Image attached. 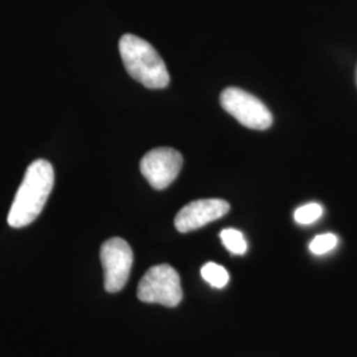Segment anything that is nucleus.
I'll return each instance as SVG.
<instances>
[{"label": "nucleus", "mask_w": 357, "mask_h": 357, "mask_svg": "<svg viewBox=\"0 0 357 357\" xmlns=\"http://www.w3.org/2000/svg\"><path fill=\"white\" fill-rule=\"evenodd\" d=\"M221 241L231 255H243L246 253L248 245L243 233L240 230L224 229L220 233Z\"/></svg>", "instance_id": "1a4fd4ad"}, {"label": "nucleus", "mask_w": 357, "mask_h": 357, "mask_svg": "<svg viewBox=\"0 0 357 357\" xmlns=\"http://www.w3.org/2000/svg\"><path fill=\"white\" fill-rule=\"evenodd\" d=\"M119 53L128 75L149 89H165L169 84L166 63L153 45L135 35H123Z\"/></svg>", "instance_id": "f03ea898"}, {"label": "nucleus", "mask_w": 357, "mask_h": 357, "mask_svg": "<svg viewBox=\"0 0 357 357\" xmlns=\"http://www.w3.org/2000/svg\"><path fill=\"white\" fill-rule=\"evenodd\" d=\"M229 209V203L221 199L196 200L180 209L175 217V227L180 233H188L225 216Z\"/></svg>", "instance_id": "0eeeda50"}, {"label": "nucleus", "mask_w": 357, "mask_h": 357, "mask_svg": "<svg viewBox=\"0 0 357 357\" xmlns=\"http://www.w3.org/2000/svg\"><path fill=\"white\" fill-rule=\"evenodd\" d=\"M220 103L225 112L246 128L266 130L273 123V115L266 105L240 88L224 90L220 96Z\"/></svg>", "instance_id": "20e7f679"}, {"label": "nucleus", "mask_w": 357, "mask_h": 357, "mask_svg": "<svg viewBox=\"0 0 357 357\" xmlns=\"http://www.w3.org/2000/svg\"><path fill=\"white\" fill-rule=\"evenodd\" d=\"M337 245V237L332 233H326V234H320L317 236L311 243H310V250L314 255H326L328 252H331L332 249H335Z\"/></svg>", "instance_id": "9b49d317"}, {"label": "nucleus", "mask_w": 357, "mask_h": 357, "mask_svg": "<svg viewBox=\"0 0 357 357\" xmlns=\"http://www.w3.org/2000/svg\"><path fill=\"white\" fill-rule=\"evenodd\" d=\"M132 250L123 238L113 237L101 246V262L105 271V290L118 293L128 283L132 266Z\"/></svg>", "instance_id": "39448f33"}, {"label": "nucleus", "mask_w": 357, "mask_h": 357, "mask_svg": "<svg viewBox=\"0 0 357 357\" xmlns=\"http://www.w3.org/2000/svg\"><path fill=\"white\" fill-rule=\"evenodd\" d=\"M181 167V153L171 147L151 150L141 160L142 174L155 190H165L169 187L178 178Z\"/></svg>", "instance_id": "423d86ee"}, {"label": "nucleus", "mask_w": 357, "mask_h": 357, "mask_svg": "<svg viewBox=\"0 0 357 357\" xmlns=\"http://www.w3.org/2000/svg\"><path fill=\"white\" fill-rule=\"evenodd\" d=\"M54 184V171L45 159H38L26 168L24 178L15 195L7 221L13 228H24L43 212Z\"/></svg>", "instance_id": "f257e3e1"}, {"label": "nucleus", "mask_w": 357, "mask_h": 357, "mask_svg": "<svg viewBox=\"0 0 357 357\" xmlns=\"http://www.w3.org/2000/svg\"><path fill=\"white\" fill-rule=\"evenodd\" d=\"M138 298L144 303L176 307L183 299L178 271L169 265H158L146 271L138 284Z\"/></svg>", "instance_id": "7ed1b4c3"}, {"label": "nucleus", "mask_w": 357, "mask_h": 357, "mask_svg": "<svg viewBox=\"0 0 357 357\" xmlns=\"http://www.w3.org/2000/svg\"><path fill=\"white\" fill-rule=\"evenodd\" d=\"M202 277L208 282L211 286L216 289H222L229 282V274L227 268L217 265L215 262H208L202 268Z\"/></svg>", "instance_id": "6e6552de"}, {"label": "nucleus", "mask_w": 357, "mask_h": 357, "mask_svg": "<svg viewBox=\"0 0 357 357\" xmlns=\"http://www.w3.org/2000/svg\"><path fill=\"white\" fill-rule=\"evenodd\" d=\"M323 213V208L321 205L317 204V203H311V204L303 205L301 208H298L295 211V221L298 224H302V225H308V224H312L315 222L318 218H320Z\"/></svg>", "instance_id": "9d476101"}]
</instances>
